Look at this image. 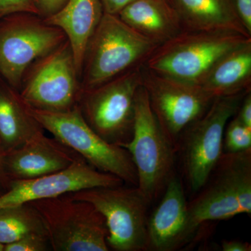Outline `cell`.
Instances as JSON below:
<instances>
[{"label":"cell","mask_w":251,"mask_h":251,"mask_svg":"<svg viewBox=\"0 0 251 251\" xmlns=\"http://www.w3.org/2000/svg\"><path fill=\"white\" fill-rule=\"evenodd\" d=\"M159 45L126 24L117 15L104 13L84 55L82 90L98 87L141 65Z\"/></svg>","instance_id":"cell-1"},{"label":"cell","mask_w":251,"mask_h":251,"mask_svg":"<svg viewBox=\"0 0 251 251\" xmlns=\"http://www.w3.org/2000/svg\"><path fill=\"white\" fill-rule=\"evenodd\" d=\"M251 36L232 31L182 29L144 62L149 70L191 83H200L226 54L251 42Z\"/></svg>","instance_id":"cell-2"},{"label":"cell","mask_w":251,"mask_h":251,"mask_svg":"<svg viewBox=\"0 0 251 251\" xmlns=\"http://www.w3.org/2000/svg\"><path fill=\"white\" fill-rule=\"evenodd\" d=\"M196 197L188 202L193 235L205 224L251 214V150L224 152Z\"/></svg>","instance_id":"cell-3"},{"label":"cell","mask_w":251,"mask_h":251,"mask_svg":"<svg viewBox=\"0 0 251 251\" xmlns=\"http://www.w3.org/2000/svg\"><path fill=\"white\" fill-rule=\"evenodd\" d=\"M249 92L216 97L202 116L180 136L176 153H179L183 175L191 193L196 194L202 187L224 153L226 125Z\"/></svg>","instance_id":"cell-4"},{"label":"cell","mask_w":251,"mask_h":251,"mask_svg":"<svg viewBox=\"0 0 251 251\" xmlns=\"http://www.w3.org/2000/svg\"><path fill=\"white\" fill-rule=\"evenodd\" d=\"M143 85V64L90 90L77 106L87 125L108 143L123 147L133 135L135 103Z\"/></svg>","instance_id":"cell-5"},{"label":"cell","mask_w":251,"mask_h":251,"mask_svg":"<svg viewBox=\"0 0 251 251\" xmlns=\"http://www.w3.org/2000/svg\"><path fill=\"white\" fill-rule=\"evenodd\" d=\"M29 109L44 130L97 171L115 175L130 186H138L136 168L128 150L100 138L87 125L77 105L64 112L46 111L29 106Z\"/></svg>","instance_id":"cell-6"},{"label":"cell","mask_w":251,"mask_h":251,"mask_svg":"<svg viewBox=\"0 0 251 251\" xmlns=\"http://www.w3.org/2000/svg\"><path fill=\"white\" fill-rule=\"evenodd\" d=\"M122 148L128 150L134 163L137 186L152 202L175 173L176 150L157 121L143 85L135 97L133 135Z\"/></svg>","instance_id":"cell-7"},{"label":"cell","mask_w":251,"mask_h":251,"mask_svg":"<svg viewBox=\"0 0 251 251\" xmlns=\"http://www.w3.org/2000/svg\"><path fill=\"white\" fill-rule=\"evenodd\" d=\"M68 194L91 203L103 216L110 251H148L147 226L151 203L138 186L96 187Z\"/></svg>","instance_id":"cell-8"},{"label":"cell","mask_w":251,"mask_h":251,"mask_svg":"<svg viewBox=\"0 0 251 251\" xmlns=\"http://www.w3.org/2000/svg\"><path fill=\"white\" fill-rule=\"evenodd\" d=\"M29 203L42 218L52 251H110L105 219L91 203L68 193Z\"/></svg>","instance_id":"cell-9"},{"label":"cell","mask_w":251,"mask_h":251,"mask_svg":"<svg viewBox=\"0 0 251 251\" xmlns=\"http://www.w3.org/2000/svg\"><path fill=\"white\" fill-rule=\"evenodd\" d=\"M67 40L62 29L39 15L16 13L1 18L0 75L20 91L29 66Z\"/></svg>","instance_id":"cell-10"},{"label":"cell","mask_w":251,"mask_h":251,"mask_svg":"<svg viewBox=\"0 0 251 251\" xmlns=\"http://www.w3.org/2000/svg\"><path fill=\"white\" fill-rule=\"evenodd\" d=\"M81 91L80 75L67 40L29 66L19 92L31 108L64 112L77 105Z\"/></svg>","instance_id":"cell-11"},{"label":"cell","mask_w":251,"mask_h":251,"mask_svg":"<svg viewBox=\"0 0 251 251\" xmlns=\"http://www.w3.org/2000/svg\"><path fill=\"white\" fill-rule=\"evenodd\" d=\"M143 87L157 121L175 150L184 130L202 116L215 99L197 84L156 74L143 65Z\"/></svg>","instance_id":"cell-12"},{"label":"cell","mask_w":251,"mask_h":251,"mask_svg":"<svg viewBox=\"0 0 251 251\" xmlns=\"http://www.w3.org/2000/svg\"><path fill=\"white\" fill-rule=\"evenodd\" d=\"M124 184L120 178L97 171L83 159L53 174L10 181L8 189L0 196V208L57 197L87 188L113 187Z\"/></svg>","instance_id":"cell-13"},{"label":"cell","mask_w":251,"mask_h":251,"mask_svg":"<svg viewBox=\"0 0 251 251\" xmlns=\"http://www.w3.org/2000/svg\"><path fill=\"white\" fill-rule=\"evenodd\" d=\"M148 251H174L194 238L184 185L174 173L168 180L159 204L148 216Z\"/></svg>","instance_id":"cell-14"},{"label":"cell","mask_w":251,"mask_h":251,"mask_svg":"<svg viewBox=\"0 0 251 251\" xmlns=\"http://www.w3.org/2000/svg\"><path fill=\"white\" fill-rule=\"evenodd\" d=\"M83 159L54 137L46 136L44 132L5 153L3 168L9 181L30 179L64 171Z\"/></svg>","instance_id":"cell-15"},{"label":"cell","mask_w":251,"mask_h":251,"mask_svg":"<svg viewBox=\"0 0 251 251\" xmlns=\"http://www.w3.org/2000/svg\"><path fill=\"white\" fill-rule=\"evenodd\" d=\"M103 14L100 0H68L57 12L44 18L48 24L64 31L80 77L87 44Z\"/></svg>","instance_id":"cell-16"},{"label":"cell","mask_w":251,"mask_h":251,"mask_svg":"<svg viewBox=\"0 0 251 251\" xmlns=\"http://www.w3.org/2000/svg\"><path fill=\"white\" fill-rule=\"evenodd\" d=\"M44 132L19 91L0 75V146L4 154Z\"/></svg>","instance_id":"cell-17"},{"label":"cell","mask_w":251,"mask_h":251,"mask_svg":"<svg viewBox=\"0 0 251 251\" xmlns=\"http://www.w3.org/2000/svg\"><path fill=\"white\" fill-rule=\"evenodd\" d=\"M182 29L232 31L250 36L238 17L232 0H171Z\"/></svg>","instance_id":"cell-18"},{"label":"cell","mask_w":251,"mask_h":251,"mask_svg":"<svg viewBox=\"0 0 251 251\" xmlns=\"http://www.w3.org/2000/svg\"><path fill=\"white\" fill-rule=\"evenodd\" d=\"M251 41L226 54L198 84L216 98L251 91Z\"/></svg>","instance_id":"cell-19"},{"label":"cell","mask_w":251,"mask_h":251,"mask_svg":"<svg viewBox=\"0 0 251 251\" xmlns=\"http://www.w3.org/2000/svg\"><path fill=\"white\" fill-rule=\"evenodd\" d=\"M117 16L135 31L159 44L182 30L174 9L158 0H135Z\"/></svg>","instance_id":"cell-20"},{"label":"cell","mask_w":251,"mask_h":251,"mask_svg":"<svg viewBox=\"0 0 251 251\" xmlns=\"http://www.w3.org/2000/svg\"><path fill=\"white\" fill-rule=\"evenodd\" d=\"M47 234L42 218L30 203L0 208V244L16 242L27 234Z\"/></svg>","instance_id":"cell-21"},{"label":"cell","mask_w":251,"mask_h":251,"mask_svg":"<svg viewBox=\"0 0 251 251\" xmlns=\"http://www.w3.org/2000/svg\"><path fill=\"white\" fill-rule=\"evenodd\" d=\"M249 150H251V128L243 124L236 114L225 129L224 152H241Z\"/></svg>","instance_id":"cell-22"},{"label":"cell","mask_w":251,"mask_h":251,"mask_svg":"<svg viewBox=\"0 0 251 251\" xmlns=\"http://www.w3.org/2000/svg\"><path fill=\"white\" fill-rule=\"evenodd\" d=\"M52 250L48 234H27L16 242L6 244L3 251H48Z\"/></svg>","instance_id":"cell-23"},{"label":"cell","mask_w":251,"mask_h":251,"mask_svg":"<svg viewBox=\"0 0 251 251\" xmlns=\"http://www.w3.org/2000/svg\"><path fill=\"white\" fill-rule=\"evenodd\" d=\"M16 13L39 15L34 0H0V19Z\"/></svg>","instance_id":"cell-24"},{"label":"cell","mask_w":251,"mask_h":251,"mask_svg":"<svg viewBox=\"0 0 251 251\" xmlns=\"http://www.w3.org/2000/svg\"><path fill=\"white\" fill-rule=\"evenodd\" d=\"M238 17L251 35V0H232Z\"/></svg>","instance_id":"cell-25"},{"label":"cell","mask_w":251,"mask_h":251,"mask_svg":"<svg viewBox=\"0 0 251 251\" xmlns=\"http://www.w3.org/2000/svg\"><path fill=\"white\" fill-rule=\"evenodd\" d=\"M67 1L68 0H34L39 16L42 18L49 17L57 12Z\"/></svg>","instance_id":"cell-26"},{"label":"cell","mask_w":251,"mask_h":251,"mask_svg":"<svg viewBox=\"0 0 251 251\" xmlns=\"http://www.w3.org/2000/svg\"><path fill=\"white\" fill-rule=\"evenodd\" d=\"M237 116L243 124L251 128V92L246 94L243 99Z\"/></svg>","instance_id":"cell-27"},{"label":"cell","mask_w":251,"mask_h":251,"mask_svg":"<svg viewBox=\"0 0 251 251\" xmlns=\"http://www.w3.org/2000/svg\"><path fill=\"white\" fill-rule=\"evenodd\" d=\"M103 5L104 13L112 15H117L127 5L135 0H100Z\"/></svg>","instance_id":"cell-28"},{"label":"cell","mask_w":251,"mask_h":251,"mask_svg":"<svg viewBox=\"0 0 251 251\" xmlns=\"http://www.w3.org/2000/svg\"><path fill=\"white\" fill-rule=\"evenodd\" d=\"M223 251H251V245L249 242L239 240H224L221 243Z\"/></svg>","instance_id":"cell-29"},{"label":"cell","mask_w":251,"mask_h":251,"mask_svg":"<svg viewBox=\"0 0 251 251\" xmlns=\"http://www.w3.org/2000/svg\"><path fill=\"white\" fill-rule=\"evenodd\" d=\"M4 153L0 146V196L6 192L9 187L10 181L6 178L4 174V168H3V158Z\"/></svg>","instance_id":"cell-30"},{"label":"cell","mask_w":251,"mask_h":251,"mask_svg":"<svg viewBox=\"0 0 251 251\" xmlns=\"http://www.w3.org/2000/svg\"><path fill=\"white\" fill-rule=\"evenodd\" d=\"M158 1H161V2L163 3V4L168 5V6L173 7L171 5V0H158Z\"/></svg>","instance_id":"cell-31"},{"label":"cell","mask_w":251,"mask_h":251,"mask_svg":"<svg viewBox=\"0 0 251 251\" xmlns=\"http://www.w3.org/2000/svg\"><path fill=\"white\" fill-rule=\"evenodd\" d=\"M3 247H4V246L0 244V251H3Z\"/></svg>","instance_id":"cell-32"}]
</instances>
